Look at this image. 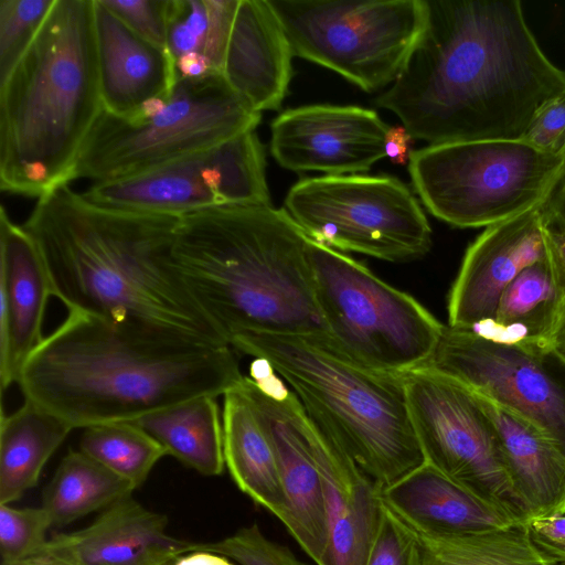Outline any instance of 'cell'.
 <instances>
[{
    "label": "cell",
    "mask_w": 565,
    "mask_h": 565,
    "mask_svg": "<svg viewBox=\"0 0 565 565\" xmlns=\"http://www.w3.org/2000/svg\"><path fill=\"white\" fill-rule=\"evenodd\" d=\"M426 25L375 99L413 139L438 145L521 139L565 95V71L542 50L518 0H426Z\"/></svg>",
    "instance_id": "1"
},
{
    "label": "cell",
    "mask_w": 565,
    "mask_h": 565,
    "mask_svg": "<svg viewBox=\"0 0 565 565\" xmlns=\"http://www.w3.org/2000/svg\"><path fill=\"white\" fill-rule=\"evenodd\" d=\"M243 377L230 345L136 319L68 311L25 360L17 384L24 399L84 429L217 397Z\"/></svg>",
    "instance_id": "2"
},
{
    "label": "cell",
    "mask_w": 565,
    "mask_h": 565,
    "mask_svg": "<svg viewBox=\"0 0 565 565\" xmlns=\"http://www.w3.org/2000/svg\"><path fill=\"white\" fill-rule=\"evenodd\" d=\"M179 220L102 207L63 184L39 198L22 226L42 255L54 297L68 311L136 319L230 345L177 268Z\"/></svg>",
    "instance_id": "3"
},
{
    "label": "cell",
    "mask_w": 565,
    "mask_h": 565,
    "mask_svg": "<svg viewBox=\"0 0 565 565\" xmlns=\"http://www.w3.org/2000/svg\"><path fill=\"white\" fill-rule=\"evenodd\" d=\"M308 241L285 209L217 206L180 216L173 259L228 344L249 333L329 342L315 297Z\"/></svg>",
    "instance_id": "4"
},
{
    "label": "cell",
    "mask_w": 565,
    "mask_h": 565,
    "mask_svg": "<svg viewBox=\"0 0 565 565\" xmlns=\"http://www.w3.org/2000/svg\"><path fill=\"white\" fill-rule=\"evenodd\" d=\"M102 110L94 0H55L0 85V190L41 198L73 181Z\"/></svg>",
    "instance_id": "5"
},
{
    "label": "cell",
    "mask_w": 565,
    "mask_h": 565,
    "mask_svg": "<svg viewBox=\"0 0 565 565\" xmlns=\"http://www.w3.org/2000/svg\"><path fill=\"white\" fill-rule=\"evenodd\" d=\"M230 345L266 361L381 490L426 462L401 374L362 366L311 337L249 333Z\"/></svg>",
    "instance_id": "6"
},
{
    "label": "cell",
    "mask_w": 565,
    "mask_h": 565,
    "mask_svg": "<svg viewBox=\"0 0 565 565\" xmlns=\"http://www.w3.org/2000/svg\"><path fill=\"white\" fill-rule=\"evenodd\" d=\"M408 171L424 205L461 228L488 227L547 201L565 170V151L522 139L465 140L412 151Z\"/></svg>",
    "instance_id": "7"
},
{
    "label": "cell",
    "mask_w": 565,
    "mask_h": 565,
    "mask_svg": "<svg viewBox=\"0 0 565 565\" xmlns=\"http://www.w3.org/2000/svg\"><path fill=\"white\" fill-rule=\"evenodd\" d=\"M316 301L329 344L372 370L403 374L433 355L444 324L349 256L309 237Z\"/></svg>",
    "instance_id": "8"
},
{
    "label": "cell",
    "mask_w": 565,
    "mask_h": 565,
    "mask_svg": "<svg viewBox=\"0 0 565 565\" xmlns=\"http://www.w3.org/2000/svg\"><path fill=\"white\" fill-rule=\"evenodd\" d=\"M262 114L222 74L179 78L154 115L129 120L104 108L77 158L72 180L95 182L132 175L255 130Z\"/></svg>",
    "instance_id": "9"
},
{
    "label": "cell",
    "mask_w": 565,
    "mask_h": 565,
    "mask_svg": "<svg viewBox=\"0 0 565 565\" xmlns=\"http://www.w3.org/2000/svg\"><path fill=\"white\" fill-rule=\"evenodd\" d=\"M294 55L365 92L391 85L427 21L426 0H268Z\"/></svg>",
    "instance_id": "10"
},
{
    "label": "cell",
    "mask_w": 565,
    "mask_h": 565,
    "mask_svg": "<svg viewBox=\"0 0 565 565\" xmlns=\"http://www.w3.org/2000/svg\"><path fill=\"white\" fill-rule=\"evenodd\" d=\"M285 210L313 241L387 262L426 255L431 227L416 198L388 175H324L295 183Z\"/></svg>",
    "instance_id": "11"
},
{
    "label": "cell",
    "mask_w": 565,
    "mask_h": 565,
    "mask_svg": "<svg viewBox=\"0 0 565 565\" xmlns=\"http://www.w3.org/2000/svg\"><path fill=\"white\" fill-rule=\"evenodd\" d=\"M401 375L426 462L526 524L527 511L513 489L497 431L477 395L429 367Z\"/></svg>",
    "instance_id": "12"
},
{
    "label": "cell",
    "mask_w": 565,
    "mask_h": 565,
    "mask_svg": "<svg viewBox=\"0 0 565 565\" xmlns=\"http://www.w3.org/2000/svg\"><path fill=\"white\" fill-rule=\"evenodd\" d=\"M89 203L182 216L227 205H270L265 150L255 130L125 178L95 182Z\"/></svg>",
    "instance_id": "13"
},
{
    "label": "cell",
    "mask_w": 565,
    "mask_h": 565,
    "mask_svg": "<svg viewBox=\"0 0 565 565\" xmlns=\"http://www.w3.org/2000/svg\"><path fill=\"white\" fill-rule=\"evenodd\" d=\"M422 367L523 418L565 456V359L551 344L503 343L447 324Z\"/></svg>",
    "instance_id": "14"
},
{
    "label": "cell",
    "mask_w": 565,
    "mask_h": 565,
    "mask_svg": "<svg viewBox=\"0 0 565 565\" xmlns=\"http://www.w3.org/2000/svg\"><path fill=\"white\" fill-rule=\"evenodd\" d=\"M264 360L255 359L239 387L267 430L278 460L285 509L281 523L318 565L327 546V515L319 471L302 428L305 409Z\"/></svg>",
    "instance_id": "15"
},
{
    "label": "cell",
    "mask_w": 565,
    "mask_h": 565,
    "mask_svg": "<svg viewBox=\"0 0 565 565\" xmlns=\"http://www.w3.org/2000/svg\"><path fill=\"white\" fill-rule=\"evenodd\" d=\"M390 126L358 106L309 105L281 113L270 126L275 160L296 172H365L385 158Z\"/></svg>",
    "instance_id": "16"
},
{
    "label": "cell",
    "mask_w": 565,
    "mask_h": 565,
    "mask_svg": "<svg viewBox=\"0 0 565 565\" xmlns=\"http://www.w3.org/2000/svg\"><path fill=\"white\" fill-rule=\"evenodd\" d=\"M539 205L486 230L470 244L448 298V326L477 330L489 323L505 288L546 256Z\"/></svg>",
    "instance_id": "17"
},
{
    "label": "cell",
    "mask_w": 565,
    "mask_h": 565,
    "mask_svg": "<svg viewBox=\"0 0 565 565\" xmlns=\"http://www.w3.org/2000/svg\"><path fill=\"white\" fill-rule=\"evenodd\" d=\"M302 428L327 515V546L318 565H365L380 524L382 490L306 412Z\"/></svg>",
    "instance_id": "18"
},
{
    "label": "cell",
    "mask_w": 565,
    "mask_h": 565,
    "mask_svg": "<svg viewBox=\"0 0 565 565\" xmlns=\"http://www.w3.org/2000/svg\"><path fill=\"white\" fill-rule=\"evenodd\" d=\"M52 281L42 255L22 225L0 207V384L17 383L29 355L43 341Z\"/></svg>",
    "instance_id": "19"
},
{
    "label": "cell",
    "mask_w": 565,
    "mask_h": 565,
    "mask_svg": "<svg viewBox=\"0 0 565 565\" xmlns=\"http://www.w3.org/2000/svg\"><path fill=\"white\" fill-rule=\"evenodd\" d=\"M168 518L124 498L88 526L60 533L44 551L74 565H171L179 556L199 550V543L167 533Z\"/></svg>",
    "instance_id": "20"
},
{
    "label": "cell",
    "mask_w": 565,
    "mask_h": 565,
    "mask_svg": "<svg viewBox=\"0 0 565 565\" xmlns=\"http://www.w3.org/2000/svg\"><path fill=\"white\" fill-rule=\"evenodd\" d=\"M94 39L106 111L129 119L147 100L171 95L179 79L173 57L136 34L100 0H94Z\"/></svg>",
    "instance_id": "21"
},
{
    "label": "cell",
    "mask_w": 565,
    "mask_h": 565,
    "mask_svg": "<svg viewBox=\"0 0 565 565\" xmlns=\"http://www.w3.org/2000/svg\"><path fill=\"white\" fill-rule=\"evenodd\" d=\"M292 49L268 0H239L222 75L250 108L277 110L292 75Z\"/></svg>",
    "instance_id": "22"
},
{
    "label": "cell",
    "mask_w": 565,
    "mask_h": 565,
    "mask_svg": "<svg viewBox=\"0 0 565 565\" xmlns=\"http://www.w3.org/2000/svg\"><path fill=\"white\" fill-rule=\"evenodd\" d=\"M381 499L409 529L424 534L457 535L521 524L428 462L383 489Z\"/></svg>",
    "instance_id": "23"
},
{
    "label": "cell",
    "mask_w": 565,
    "mask_h": 565,
    "mask_svg": "<svg viewBox=\"0 0 565 565\" xmlns=\"http://www.w3.org/2000/svg\"><path fill=\"white\" fill-rule=\"evenodd\" d=\"M475 394L493 424L510 481L530 520L565 514V456L533 425Z\"/></svg>",
    "instance_id": "24"
},
{
    "label": "cell",
    "mask_w": 565,
    "mask_h": 565,
    "mask_svg": "<svg viewBox=\"0 0 565 565\" xmlns=\"http://www.w3.org/2000/svg\"><path fill=\"white\" fill-rule=\"evenodd\" d=\"M223 396L225 466L242 492L279 519L285 495L273 441L239 383Z\"/></svg>",
    "instance_id": "25"
},
{
    "label": "cell",
    "mask_w": 565,
    "mask_h": 565,
    "mask_svg": "<svg viewBox=\"0 0 565 565\" xmlns=\"http://www.w3.org/2000/svg\"><path fill=\"white\" fill-rule=\"evenodd\" d=\"M74 428L24 399L0 424V504L19 500L33 488L51 456Z\"/></svg>",
    "instance_id": "26"
},
{
    "label": "cell",
    "mask_w": 565,
    "mask_h": 565,
    "mask_svg": "<svg viewBox=\"0 0 565 565\" xmlns=\"http://www.w3.org/2000/svg\"><path fill=\"white\" fill-rule=\"evenodd\" d=\"M184 466L206 477L225 468L223 420L216 397L201 396L163 408L136 420Z\"/></svg>",
    "instance_id": "27"
},
{
    "label": "cell",
    "mask_w": 565,
    "mask_h": 565,
    "mask_svg": "<svg viewBox=\"0 0 565 565\" xmlns=\"http://www.w3.org/2000/svg\"><path fill=\"white\" fill-rule=\"evenodd\" d=\"M558 323L556 294L545 256L514 278L502 292L492 320L472 331L503 343L551 344Z\"/></svg>",
    "instance_id": "28"
},
{
    "label": "cell",
    "mask_w": 565,
    "mask_h": 565,
    "mask_svg": "<svg viewBox=\"0 0 565 565\" xmlns=\"http://www.w3.org/2000/svg\"><path fill=\"white\" fill-rule=\"evenodd\" d=\"M135 487L81 450L68 451L47 484L42 508L65 526L131 495Z\"/></svg>",
    "instance_id": "29"
},
{
    "label": "cell",
    "mask_w": 565,
    "mask_h": 565,
    "mask_svg": "<svg viewBox=\"0 0 565 565\" xmlns=\"http://www.w3.org/2000/svg\"><path fill=\"white\" fill-rule=\"evenodd\" d=\"M413 532L422 565H556L533 544L526 524L457 535Z\"/></svg>",
    "instance_id": "30"
},
{
    "label": "cell",
    "mask_w": 565,
    "mask_h": 565,
    "mask_svg": "<svg viewBox=\"0 0 565 565\" xmlns=\"http://www.w3.org/2000/svg\"><path fill=\"white\" fill-rule=\"evenodd\" d=\"M82 452L130 482L135 489L148 478L166 449L131 422H115L84 428Z\"/></svg>",
    "instance_id": "31"
},
{
    "label": "cell",
    "mask_w": 565,
    "mask_h": 565,
    "mask_svg": "<svg viewBox=\"0 0 565 565\" xmlns=\"http://www.w3.org/2000/svg\"><path fill=\"white\" fill-rule=\"evenodd\" d=\"M55 0H0V85L25 54Z\"/></svg>",
    "instance_id": "32"
},
{
    "label": "cell",
    "mask_w": 565,
    "mask_h": 565,
    "mask_svg": "<svg viewBox=\"0 0 565 565\" xmlns=\"http://www.w3.org/2000/svg\"><path fill=\"white\" fill-rule=\"evenodd\" d=\"M53 526L42 508H13L0 504V554L2 564H13L42 553Z\"/></svg>",
    "instance_id": "33"
},
{
    "label": "cell",
    "mask_w": 565,
    "mask_h": 565,
    "mask_svg": "<svg viewBox=\"0 0 565 565\" xmlns=\"http://www.w3.org/2000/svg\"><path fill=\"white\" fill-rule=\"evenodd\" d=\"M205 550L233 559L239 565H308L286 546L267 539L257 523L212 543H199Z\"/></svg>",
    "instance_id": "34"
},
{
    "label": "cell",
    "mask_w": 565,
    "mask_h": 565,
    "mask_svg": "<svg viewBox=\"0 0 565 565\" xmlns=\"http://www.w3.org/2000/svg\"><path fill=\"white\" fill-rule=\"evenodd\" d=\"M365 565H422L415 533L384 503Z\"/></svg>",
    "instance_id": "35"
},
{
    "label": "cell",
    "mask_w": 565,
    "mask_h": 565,
    "mask_svg": "<svg viewBox=\"0 0 565 565\" xmlns=\"http://www.w3.org/2000/svg\"><path fill=\"white\" fill-rule=\"evenodd\" d=\"M167 20L168 51L174 62L186 53H202L207 26L203 0H169Z\"/></svg>",
    "instance_id": "36"
},
{
    "label": "cell",
    "mask_w": 565,
    "mask_h": 565,
    "mask_svg": "<svg viewBox=\"0 0 565 565\" xmlns=\"http://www.w3.org/2000/svg\"><path fill=\"white\" fill-rule=\"evenodd\" d=\"M100 1L136 34L168 51L167 18L169 0Z\"/></svg>",
    "instance_id": "37"
},
{
    "label": "cell",
    "mask_w": 565,
    "mask_h": 565,
    "mask_svg": "<svg viewBox=\"0 0 565 565\" xmlns=\"http://www.w3.org/2000/svg\"><path fill=\"white\" fill-rule=\"evenodd\" d=\"M207 15L206 34L202 54L209 60L214 73L222 74L239 0H203Z\"/></svg>",
    "instance_id": "38"
},
{
    "label": "cell",
    "mask_w": 565,
    "mask_h": 565,
    "mask_svg": "<svg viewBox=\"0 0 565 565\" xmlns=\"http://www.w3.org/2000/svg\"><path fill=\"white\" fill-rule=\"evenodd\" d=\"M521 139L545 152H564L565 95L546 104L533 118Z\"/></svg>",
    "instance_id": "39"
},
{
    "label": "cell",
    "mask_w": 565,
    "mask_h": 565,
    "mask_svg": "<svg viewBox=\"0 0 565 565\" xmlns=\"http://www.w3.org/2000/svg\"><path fill=\"white\" fill-rule=\"evenodd\" d=\"M542 225L546 257L556 294L557 317L561 322L565 317V222L546 202L543 207Z\"/></svg>",
    "instance_id": "40"
},
{
    "label": "cell",
    "mask_w": 565,
    "mask_h": 565,
    "mask_svg": "<svg viewBox=\"0 0 565 565\" xmlns=\"http://www.w3.org/2000/svg\"><path fill=\"white\" fill-rule=\"evenodd\" d=\"M526 529L531 541L544 555L565 565V514L532 519Z\"/></svg>",
    "instance_id": "41"
},
{
    "label": "cell",
    "mask_w": 565,
    "mask_h": 565,
    "mask_svg": "<svg viewBox=\"0 0 565 565\" xmlns=\"http://www.w3.org/2000/svg\"><path fill=\"white\" fill-rule=\"evenodd\" d=\"M413 137L403 127H391L385 142V158H388L393 163L404 164L409 160L411 145Z\"/></svg>",
    "instance_id": "42"
},
{
    "label": "cell",
    "mask_w": 565,
    "mask_h": 565,
    "mask_svg": "<svg viewBox=\"0 0 565 565\" xmlns=\"http://www.w3.org/2000/svg\"><path fill=\"white\" fill-rule=\"evenodd\" d=\"M178 78H201L214 74L209 60L201 52H191L175 60ZM218 74V73H217Z\"/></svg>",
    "instance_id": "43"
},
{
    "label": "cell",
    "mask_w": 565,
    "mask_h": 565,
    "mask_svg": "<svg viewBox=\"0 0 565 565\" xmlns=\"http://www.w3.org/2000/svg\"><path fill=\"white\" fill-rule=\"evenodd\" d=\"M171 565H234L230 559L220 554L205 550H196L185 553L173 561Z\"/></svg>",
    "instance_id": "44"
},
{
    "label": "cell",
    "mask_w": 565,
    "mask_h": 565,
    "mask_svg": "<svg viewBox=\"0 0 565 565\" xmlns=\"http://www.w3.org/2000/svg\"><path fill=\"white\" fill-rule=\"evenodd\" d=\"M546 204L565 222V174L552 191Z\"/></svg>",
    "instance_id": "45"
},
{
    "label": "cell",
    "mask_w": 565,
    "mask_h": 565,
    "mask_svg": "<svg viewBox=\"0 0 565 565\" xmlns=\"http://www.w3.org/2000/svg\"><path fill=\"white\" fill-rule=\"evenodd\" d=\"M1 565H74L52 553L43 551L40 554H36L32 557L25 558L23 561L13 563V564H2Z\"/></svg>",
    "instance_id": "46"
},
{
    "label": "cell",
    "mask_w": 565,
    "mask_h": 565,
    "mask_svg": "<svg viewBox=\"0 0 565 565\" xmlns=\"http://www.w3.org/2000/svg\"><path fill=\"white\" fill-rule=\"evenodd\" d=\"M551 345L565 359V317L556 328L551 340Z\"/></svg>",
    "instance_id": "47"
},
{
    "label": "cell",
    "mask_w": 565,
    "mask_h": 565,
    "mask_svg": "<svg viewBox=\"0 0 565 565\" xmlns=\"http://www.w3.org/2000/svg\"><path fill=\"white\" fill-rule=\"evenodd\" d=\"M564 174H565V170H564Z\"/></svg>",
    "instance_id": "48"
}]
</instances>
